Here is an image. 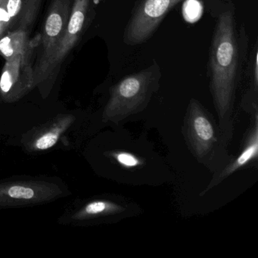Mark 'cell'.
Segmentation results:
<instances>
[{
  "label": "cell",
  "instance_id": "5b68a950",
  "mask_svg": "<svg viewBox=\"0 0 258 258\" xmlns=\"http://www.w3.org/2000/svg\"><path fill=\"white\" fill-rule=\"evenodd\" d=\"M253 123L249 128L245 138L244 146L238 156L229 161L220 170L214 173L211 182L205 190H203L201 196H205L214 187L221 183L226 178L233 174L237 170L247 167L250 163L256 162L258 155V115L257 110L253 111Z\"/></svg>",
  "mask_w": 258,
  "mask_h": 258
},
{
  "label": "cell",
  "instance_id": "9a60e30c",
  "mask_svg": "<svg viewBox=\"0 0 258 258\" xmlns=\"http://www.w3.org/2000/svg\"><path fill=\"white\" fill-rule=\"evenodd\" d=\"M0 50L7 56L13 55V49L10 46V39L9 37H5L0 41Z\"/></svg>",
  "mask_w": 258,
  "mask_h": 258
},
{
  "label": "cell",
  "instance_id": "7a4b0ae2",
  "mask_svg": "<svg viewBox=\"0 0 258 258\" xmlns=\"http://www.w3.org/2000/svg\"><path fill=\"white\" fill-rule=\"evenodd\" d=\"M182 134L196 161L212 173L221 169L230 159L219 125L208 110L196 99L188 103Z\"/></svg>",
  "mask_w": 258,
  "mask_h": 258
},
{
  "label": "cell",
  "instance_id": "6da1fadb",
  "mask_svg": "<svg viewBox=\"0 0 258 258\" xmlns=\"http://www.w3.org/2000/svg\"><path fill=\"white\" fill-rule=\"evenodd\" d=\"M232 10L219 16L209 55L210 87L219 128L228 146L234 131V104L241 72V49Z\"/></svg>",
  "mask_w": 258,
  "mask_h": 258
},
{
  "label": "cell",
  "instance_id": "30bf717a",
  "mask_svg": "<svg viewBox=\"0 0 258 258\" xmlns=\"http://www.w3.org/2000/svg\"><path fill=\"white\" fill-rule=\"evenodd\" d=\"M202 14V4L199 2V0H185L183 5V15L187 21L196 22Z\"/></svg>",
  "mask_w": 258,
  "mask_h": 258
},
{
  "label": "cell",
  "instance_id": "9c48e42d",
  "mask_svg": "<svg viewBox=\"0 0 258 258\" xmlns=\"http://www.w3.org/2000/svg\"><path fill=\"white\" fill-rule=\"evenodd\" d=\"M110 156L115 160L116 162L125 168H136L143 165V161L137 155L123 151L111 152Z\"/></svg>",
  "mask_w": 258,
  "mask_h": 258
},
{
  "label": "cell",
  "instance_id": "4fadbf2b",
  "mask_svg": "<svg viewBox=\"0 0 258 258\" xmlns=\"http://www.w3.org/2000/svg\"><path fill=\"white\" fill-rule=\"evenodd\" d=\"M13 83H12L11 77L8 72H4L0 81V88L4 93H7L11 89Z\"/></svg>",
  "mask_w": 258,
  "mask_h": 258
},
{
  "label": "cell",
  "instance_id": "7c38bea8",
  "mask_svg": "<svg viewBox=\"0 0 258 258\" xmlns=\"http://www.w3.org/2000/svg\"><path fill=\"white\" fill-rule=\"evenodd\" d=\"M84 22V15L82 12L78 11L74 13L69 23V31L72 34H75L79 32L82 28Z\"/></svg>",
  "mask_w": 258,
  "mask_h": 258
},
{
  "label": "cell",
  "instance_id": "8992f818",
  "mask_svg": "<svg viewBox=\"0 0 258 258\" xmlns=\"http://www.w3.org/2000/svg\"><path fill=\"white\" fill-rule=\"evenodd\" d=\"M125 208L117 202L108 200H96L87 204L78 213L76 218L86 219L102 216L117 215L124 212Z\"/></svg>",
  "mask_w": 258,
  "mask_h": 258
},
{
  "label": "cell",
  "instance_id": "2e32d148",
  "mask_svg": "<svg viewBox=\"0 0 258 258\" xmlns=\"http://www.w3.org/2000/svg\"><path fill=\"white\" fill-rule=\"evenodd\" d=\"M10 16L9 13L3 9H0V21L3 22H8L10 21Z\"/></svg>",
  "mask_w": 258,
  "mask_h": 258
},
{
  "label": "cell",
  "instance_id": "ba28073f",
  "mask_svg": "<svg viewBox=\"0 0 258 258\" xmlns=\"http://www.w3.org/2000/svg\"><path fill=\"white\" fill-rule=\"evenodd\" d=\"M2 194L13 200L29 201L37 197V190L29 185H10L3 188Z\"/></svg>",
  "mask_w": 258,
  "mask_h": 258
},
{
  "label": "cell",
  "instance_id": "5bb4252c",
  "mask_svg": "<svg viewBox=\"0 0 258 258\" xmlns=\"http://www.w3.org/2000/svg\"><path fill=\"white\" fill-rule=\"evenodd\" d=\"M21 0H10L9 1L8 7V13L10 17L16 16L19 13L21 8Z\"/></svg>",
  "mask_w": 258,
  "mask_h": 258
},
{
  "label": "cell",
  "instance_id": "8fae6325",
  "mask_svg": "<svg viewBox=\"0 0 258 258\" xmlns=\"http://www.w3.org/2000/svg\"><path fill=\"white\" fill-rule=\"evenodd\" d=\"M61 27H62V21L59 15H51L46 22V33L50 37H55L61 31Z\"/></svg>",
  "mask_w": 258,
  "mask_h": 258
},
{
  "label": "cell",
  "instance_id": "277c9868",
  "mask_svg": "<svg viewBox=\"0 0 258 258\" xmlns=\"http://www.w3.org/2000/svg\"><path fill=\"white\" fill-rule=\"evenodd\" d=\"M181 1L182 0H143L125 31V42L135 45L146 41L167 13Z\"/></svg>",
  "mask_w": 258,
  "mask_h": 258
},
{
  "label": "cell",
  "instance_id": "52a82bcc",
  "mask_svg": "<svg viewBox=\"0 0 258 258\" xmlns=\"http://www.w3.org/2000/svg\"><path fill=\"white\" fill-rule=\"evenodd\" d=\"M72 120V118L62 120V121L60 122L57 126H54L50 131L40 137L34 143L36 149L39 150H46L55 146L61 133L68 127Z\"/></svg>",
  "mask_w": 258,
  "mask_h": 258
},
{
  "label": "cell",
  "instance_id": "3957f363",
  "mask_svg": "<svg viewBox=\"0 0 258 258\" xmlns=\"http://www.w3.org/2000/svg\"><path fill=\"white\" fill-rule=\"evenodd\" d=\"M160 78L159 68L155 64L119 81L111 92L104 111V120L117 124L126 117L141 112L158 90Z\"/></svg>",
  "mask_w": 258,
  "mask_h": 258
}]
</instances>
